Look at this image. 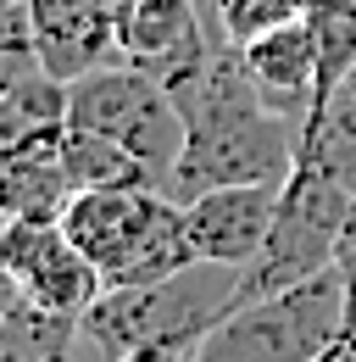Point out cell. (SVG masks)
Here are the masks:
<instances>
[{
  "instance_id": "3",
  "label": "cell",
  "mask_w": 356,
  "mask_h": 362,
  "mask_svg": "<svg viewBox=\"0 0 356 362\" xmlns=\"http://www.w3.org/2000/svg\"><path fill=\"white\" fill-rule=\"evenodd\" d=\"M67 123L95 129V134L117 139L123 151H134L162 189L173 179L184 134H189L178 95L156 73H145L139 62H106L84 78H73L67 84Z\"/></svg>"
},
{
  "instance_id": "18",
  "label": "cell",
  "mask_w": 356,
  "mask_h": 362,
  "mask_svg": "<svg viewBox=\"0 0 356 362\" xmlns=\"http://www.w3.org/2000/svg\"><path fill=\"white\" fill-rule=\"evenodd\" d=\"M112 6H123V0H112Z\"/></svg>"
},
{
  "instance_id": "6",
  "label": "cell",
  "mask_w": 356,
  "mask_h": 362,
  "mask_svg": "<svg viewBox=\"0 0 356 362\" xmlns=\"http://www.w3.org/2000/svg\"><path fill=\"white\" fill-rule=\"evenodd\" d=\"M28 40L50 78L73 84L106 62H123L117 50V6L112 0H28Z\"/></svg>"
},
{
  "instance_id": "13",
  "label": "cell",
  "mask_w": 356,
  "mask_h": 362,
  "mask_svg": "<svg viewBox=\"0 0 356 362\" xmlns=\"http://www.w3.org/2000/svg\"><path fill=\"white\" fill-rule=\"evenodd\" d=\"M334 268H340V279H345V313H340V334H334V346H351V351H356V218L345 223V234H340Z\"/></svg>"
},
{
  "instance_id": "12",
  "label": "cell",
  "mask_w": 356,
  "mask_h": 362,
  "mask_svg": "<svg viewBox=\"0 0 356 362\" xmlns=\"http://www.w3.org/2000/svg\"><path fill=\"white\" fill-rule=\"evenodd\" d=\"M295 17H307V0H218L212 34L222 45H251V40H262L273 28L295 23Z\"/></svg>"
},
{
  "instance_id": "1",
  "label": "cell",
  "mask_w": 356,
  "mask_h": 362,
  "mask_svg": "<svg viewBox=\"0 0 356 362\" xmlns=\"http://www.w3.org/2000/svg\"><path fill=\"white\" fill-rule=\"evenodd\" d=\"M184 106V151L167 179L173 201H189L218 184H284L295 168L301 123L273 112L251 84L234 45H218L201 84L178 100Z\"/></svg>"
},
{
  "instance_id": "4",
  "label": "cell",
  "mask_w": 356,
  "mask_h": 362,
  "mask_svg": "<svg viewBox=\"0 0 356 362\" xmlns=\"http://www.w3.org/2000/svg\"><path fill=\"white\" fill-rule=\"evenodd\" d=\"M0 290L44 313L84 317V307L106 290V279L61 223L0 218Z\"/></svg>"
},
{
  "instance_id": "10",
  "label": "cell",
  "mask_w": 356,
  "mask_h": 362,
  "mask_svg": "<svg viewBox=\"0 0 356 362\" xmlns=\"http://www.w3.org/2000/svg\"><path fill=\"white\" fill-rule=\"evenodd\" d=\"M307 28L312 50H317V90H312V112L340 95L356 78V0H307Z\"/></svg>"
},
{
  "instance_id": "8",
  "label": "cell",
  "mask_w": 356,
  "mask_h": 362,
  "mask_svg": "<svg viewBox=\"0 0 356 362\" xmlns=\"http://www.w3.org/2000/svg\"><path fill=\"white\" fill-rule=\"evenodd\" d=\"M234 50H239V62H245V73L262 90L267 106L295 117V123H307L312 90H317V50H312L307 17H295V23H284V28H273V34L251 40V45H234Z\"/></svg>"
},
{
  "instance_id": "7",
  "label": "cell",
  "mask_w": 356,
  "mask_h": 362,
  "mask_svg": "<svg viewBox=\"0 0 356 362\" xmlns=\"http://www.w3.org/2000/svg\"><path fill=\"white\" fill-rule=\"evenodd\" d=\"M61 129H67V123H61ZM61 129L0 151V218L61 223L67 201L78 195V189H73V173H67V156H61Z\"/></svg>"
},
{
  "instance_id": "14",
  "label": "cell",
  "mask_w": 356,
  "mask_h": 362,
  "mask_svg": "<svg viewBox=\"0 0 356 362\" xmlns=\"http://www.w3.org/2000/svg\"><path fill=\"white\" fill-rule=\"evenodd\" d=\"M189 351H195V340H184V334H167V340H145V346L123 351L117 362H189Z\"/></svg>"
},
{
  "instance_id": "15",
  "label": "cell",
  "mask_w": 356,
  "mask_h": 362,
  "mask_svg": "<svg viewBox=\"0 0 356 362\" xmlns=\"http://www.w3.org/2000/svg\"><path fill=\"white\" fill-rule=\"evenodd\" d=\"M317 362H356V351H351V346H328Z\"/></svg>"
},
{
  "instance_id": "9",
  "label": "cell",
  "mask_w": 356,
  "mask_h": 362,
  "mask_svg": "<svg viewBox=\"0 0 356 362\" xmlns=\"http://www.w3.org/2000/svg\"><path fill=\"white\" fill-rule=\"evenodd\" d=\"M295 168L356 195V78L340 95H328L317 112H307L301 145H295Z\"/></svg>"
},
{
  "instance_id": "11",
  "label": "cell",
  "mask_w": 356,
  "mask_h": 362,
  "mask_svg": "<svg viewBox=\"0 0 356 362\" xmlns=\"http://www.w3.org/2000/svg\"><path fill=\"white\" fill-rule=\"evenodd\" d=\"M61 156H67V173H73V189H106V184H156L150 168L123 151L117 139L95 134V129H61ZM162 189V184H156Z\"/></svg>"
},
{
  "instance_id": "5",
  "label": "cell",
  "mask_w": 356,
  "mask_h": 362,
  "mask_svg": "<svg viewBox=\"0 0 356 362\" xmlns=\"http://www.w3.org/2000/svg\"><path fill=\"white\" fill-rule=\"evenodd\" d=\"M278 189L284 184H218L184 201V234L201 262L245 268L273 234L278 218Z\"/></svg>"
},
{
  "instance_id": "17",
  "label": "cell",
  "mask_w": 356,
  "mask_h": 362,
  "mask_svg": "<svg viewBox=\"0 0 356 362\" xmlns=\"http://www.w3.org/2000/svg\"><path fill=\"white\" fill-rule=\"evenodd\" d=\"M201 11H206V23H212V11H218V0H201Z\"/></svg>"
},
{
  "instance_id": "2",
  "label": "cell",
  "mask_w": 356,
  "mask_h": 362,
  "mask_svg": "<svg viewBox=\"0 0 356 362\" xmlns=\"http://www.w3.org/2000/svg\"><path fill=\"white\" fill-rule=\"evenodd\" d=\"M340 313L345 279L340 268H323L290 290L228 307L195 340L189 362H317L340 334Z\"/></svg>"
},
{
  "instance_id": "16",
  "label": "cell",
  "mask_w": 356,
  "mask_h": 362,
  "mask_svg": "<svg viewBox=\"0 0 356 362\" xmlns=\"http://www.w3.org/2000/svg\"><path fill=\"white\" fill-rule=\"evenodd\" d=\"M23 6H28V0H0V11H23Z\"/></svg>"
}]
</instances>
